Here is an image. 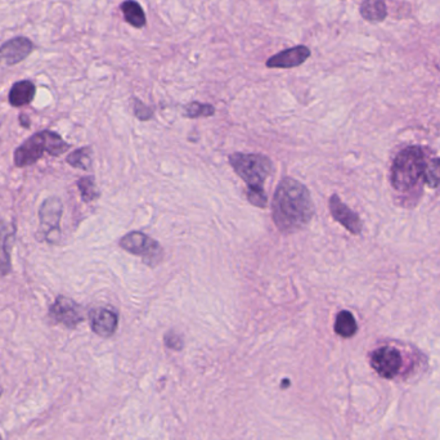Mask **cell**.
<instances>
[{"mask_svg":"<svg viewBox=\"0 0 440 440\" xmlns=\"http://www.w3.org/2000/svg\"><path fill=\"white\" fill-rule=\"evenodd\" d=\"M134 110H135L137 117L141 119V120H149V119L152 117V111H151L147 106H144V104H142L141 101H137V102H135Z\"/></svg>","mask_w":440,"mask_h":440,"instance_id":"603a6c76","label":"cell"},{"mask_svg":"<svg viewBox=\"0 0 440 440\" xmlns=\"http://www.w3.org/2000/svg\"><path fill=\"white\" fill-rule=\"evenodd\" d=\"M120 247L128 253L141 256L151 267H155L162 259V249L153 238L141 232H131L120 240Z\"/></svg>","mask_w":440,"mask_h":440,"instance_id":"8992f818","label":"cell"},{"mask_svg":"<svg viewBox=\"0 0 440 440\" xmlns=\"http://www.w3.org/2000/svg\"><path fill=\"white\" fill-rule=\"evenodd\" d=\"M0 394H1V392H0Z\"/></svg>","mask_w":440,"mask_h":440,"instance_id":"4316f807","label":"cell"},{"mask_svg":"<svg viewBox=\"0 0 440 440\" xmlns=\"http://www.w3.org/2000/svg\"><path fill=\"white\" fill-rule=\"evenodd\" d=\"M229 164L234 171L244 179L247 186V200L256 207H267L268 198L264 192V182L272 173L271 160L259 153H233L229 156Z\"/></svg>","mask_w":440,"mask_h":440,"instance_id":"7a4b0ae2","label":"cell"},{"mask_svg":"<svg viewBox=\"0 0 440 440\" xmlns=\"http://www.w3.org/2000/svg\"><path fill=\"white\" fill-rule=\"evenodd\" d=\"M34 49L32 41L25 37L10 39L0 47V58L7 65H17L30 56Z\"/></svg>","mask_w":440,"mask_h":440,"instance_id":"8fae6325","label":"cell"},{"mask_svg":"<svg viewBox=\"0 0 440 440\" xmlns=\"http://www.w3.org/2000/svg\"><path fill=\"white\" fill-rule=\"evenodd\" d=\"M356 331H358V326H356L354 316L347 310L340 312L335 321V332L337 335L349 338V337L354 336Z\"/></svg>","mask_w":440,"mask_h":440,"instance_id":"2e32d148","label":"cell"},{"mask_svg":"<svg viewBox=\"0 0 440 440\" xmlns=\"http://www.w3.org/2000/svg\"><path fill=\"white\" fill-rule=\"evenodd\" d=\"M76 186L79 188L84 202H92L95 198L99 197V192L97 191L94 177H83L77 180Z\"/></svg>","mask_w":440,"mask_h":440,"instance_id":"d6986e66","label":"cell"},{"mask_svg":"<svg viewBox=\"0 0 440 440\" xmlns=\"http://www.w3.org/2000/svg\"><path fill=\"white\" fill-rule=\"evenodd\" d=\"M66 162L71 165L73 168L82 169V170H89L92 168L93 160H92V149L90 147H82L77 150L73 151Z\"/></svg>","mask_w":440,"mask_h":440,"instance_id":"ac0fdd59","label":"cell"},{"mask_svg":"<svg viewBox=\"0 0 440 440\" xmlns=\"http://www.w3.org/2000/svg\"><path fill=\"white\" fill-rule=\"evenodd\" d=\"M71 146L53 131H41L32 134L19 144L13 153V162L17 168H28L37 164L46 153L58 157L70 150Z\"/></svg>","mask_w":440,"mask_h":440,"instance_id":"3957f363","label":"cell"},{"mask_svg":"<svg viewBox=\"0 0 440 440\" xmlns=\"http://www.w3.org/2000/svg\"><path fill=\"white\" fill-rule=\"evenodd\" d=\"M0 61H1V58H0Z\"/></svg>","mask_w":440,"mask_h":440,"instance_id":"484cf974","label":"cell"},{"mask_svg":"<svg viewBox=\"0 0 440 440\" xmlns=\"http://www.w3.org/2000/svg\"><path fill=\"white\" fill-rule=\"evenodd\" d=\"M329 210L337 222L345 227L350 233L359 234L362 232L361 218L354 211H352L337 195L329 198Z\"/></svg>","mask_w":440,"mask_h":440,"instance_id":"4fadbf2b","label":"cell"},{"mask_svg":"<svg viewBox=\"0 0 440 440\" xmlns=\"http://www.w3.org/2000/svg\"><path fill=\"white\" fill-rule=\"evenodd\" d=\"M272 216L282 233H294L308 224L313 216L309 191L296 179L285 178L276 189Z\"/></svg>","mask_w":440,"mask_h":440,"instance_id":"6da1fadb","label":"cell"},{"mask_svg":"<svg viewBox=\"0 0 440 440\" xmlns=\"http://www.w3.org/2000/svg\"><path fill=\"white\" fill-rule=\"evenodd\" d=\"M35 93L37 88L32 82L21 80L12 85L8 94V101L12 107H23L34 101Z\"/></svg>","mask_w":440,"mask_h":440,"instance_id":"5bb4252c","label":"cell"},{"mask_svg":"<svg viewBox=\"0 0 440 440\" xmlns=\"http://www.w3.org/2000/svg\"><path fill=\"white\" fill-rule=\"evenodd\" d=\"M0 440H3V439H1V437H0Z\"/></svg>","mask_w":440,"mask_h":440,"instance_id":"d4e9b609","label":"cell"},{"mask_svg":"<svg viewBox=\"0 0 440 440\" xmlns=\"http://www.w3.org/2000/svg\"><path fill=\"white\" fill-rule=\"evenodd\" d=\"M386 13L384 0H365L361 6V15L367 21H383Z\"/></svg>","mask_w":440,"mask_h":440,"instance_id":"e0dca14e","label":"cell"},{"mask_svg":"<svg viewBox=\"0 0 440 440\" xmlns=\"http://www.w3.org/2000/svg\"><path fill=\"white\" fill-rule=\"evenodd\" d=\"M371 365L377 375L384 379H394L402 368V354L395 347H381L371 354Z\"/></svg>","mask_w":440,"mask_h":440,"instance_id":"ba28073f","label":"cell"},{"mask_svg":"<svg viewBox=\"0 0 440 440\" xmlns=\"http://www.w3.org/2000/svg\"><path fill=\"white\" fill-rule=\"evenodd\" d=\"M423 182L429 187H440V159H432L428 161L425 173H423Z\"/></svg>","mask_w":440,"mask_h":440,"instance_id":"ffe728a7","label":"cell"},{"mask_svg":"<svg viewBox=\"0 0 440 440\" xmlns=\"http://www.w3.org/2000/svg\"><path fill=\"white\" fill-rule=\"evenodd\" d=\"M165 344L166 347L173 349V350H180L183 347V340L175 332H168L165 335Z\"/></svg>","mask_w":440,"mask_h":440,"instance_id":"7402d4cb","label":"cell"},{"mask_svg":"<svg viewBox=\"0 0 440 440\" xmlns=\"http://www.w3.org/2000/svg\"><path fill=\"white\" fill-rule=\"evenodd\" d=\"M310 57L309 48L305 46H296L281 50L267 61V67L269 68H292L303 65Z\"/></svg>","mask_w":440,"mask_h":440,"instance_id":"30bf717a","label":"cell"},{"mask_svg":"<svg viewBox=\"0 0 440 440\" xmlns=\"http://www.w3.org/2000/svg\"><path fill=\"white\" fill-rule=\"evenodd\" d=\"M49 317L57 323H61L67 328H75L84 321L83 308L65 295L57 296L55 303L49 307Z\"/></svg>","mask_w":440,"mask_h":440,"instance_id":"52a82bcc","label":"cell"},{"mask_svg":"<svg viewBox=\"0 0 440 440\" xmlns=\"http://www.w3.org/2000/svg\"><path fill=\"white\" fill-rule=\"evenodd\" d=\"M19 124L23 126V128H30V125H31V122H30V119H28L26 115H19Z\"/></svg>","mask_w":440,"mask_h":440,"instance_id":"cb8c5ba5","label":"cell"},{"mask_svg":"<svg viewBox=\"0 0 440 440\" xmlns=\"http://www.w3.org/2000/svg\"><path fill=\"white\" fill-rule=\"evenodd\" d=\"M125 21L133 28H142L146 26V15L142 10L141 4L135 0H125L120 6Z\"/></svg>","mask_w":440,"mask_h":440,"instance_id":"9a60e30c","label":"cell"},{"mask_svg":"<svg viewBox=\"0 0 440 440\" xmlns=\"http://www.w3.org/2000/svg\"><path fill=\"white\" fill-rule=\"evenodd\" d=\"M17 228L13 222L0 225V278L12 271V249L16 241Z\"/></svg>","mask_w":440,"mask_h":440,"instance_id":"9c48e42d","label":"cell"},{"mask_svg":"<svg viewBox=\"0 0 440 440\" xmlns=\"http://www.w3.org/2000/svg\"><path fill=\"white\" fill-rule=\"evenodd\" d=\"M216 110L211 104H188L186 107V115L188 117H200V116H211L214 115Z\"/></svg>","mask_w":440,"mask_h":440,"instance_id":"44dd1931","label":"cell"},{"mask_svg":"<svg viewBox=\"0 0 440 440\" xmlns=\"http://www.w3.org/2000/svg\"><path fill=\"white\" fill-rule=\"evenodd\" d=\"M90 327L94 334L101 337H111L117 329L119 317L111 309L107 308H95L89 313Z\"/></svg>","mask_w":440,"mask_h":440,"instance_id":"7c38bea8","label":"cell"},{"mask_svg":"<svg viewBox=\"0 0 440 440\" xmlns=\"http://www.w3.org/2000/svg\"><path fill=\"white\" fill-rule=\"evenodd\" d=\"M426 156L421 147L413 146L401 151L395 157L392 168V184L394 189L408 193L423 180L426 168Z\"/></svg>","mask_w":440,"mask_h":440,"instance_id":"277c9868","label":"cell"},{"mask_svg":"<svg viewBox=\"0 0 440 440\" xmlns=\"http://www.w3.org/2000/svg\"><path fill=\"white\" fill-rule=\"evenodd\" d=\"M64 214V204L59 197L50 196L46 198L39 207L40 232L43 238L49 244H56L61 236V219Z\"/></svg>","mask_w":440,"mask_h":440,"instance_id":"5b68a950","label":"cell"}]
</instances>
